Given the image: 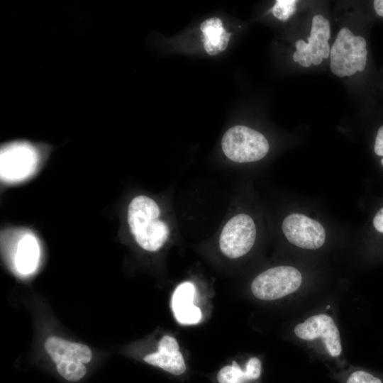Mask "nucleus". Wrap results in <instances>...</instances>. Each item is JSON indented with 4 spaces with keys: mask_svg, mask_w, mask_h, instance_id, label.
<instances>
[{
    "mask_svg": "<svg viewBox=\"0 0 383 383\" xmlns=\"http://www.w3.org/2000/svg\"><path fill=\"white\" fill-rule=\"evenodd\" d=\"M195 287L189 282L179 284L173 293L172 308L176 320L181 324L193 325L201 319L200 309L194 304Z\"/></svg>",
    "mask_w": 383,
    "mask_h": 383,
    "instance_id": "obj_10",
    "label": "nucleus"
},
{
    "mask_svg": "<svg viewBox=\"0 0 383 383\" xmlns=\"http://www.w3.org/2000/svg\"><path fill=\"white\" fill-rule=\"evenodd\" d=\"M323 50V58H328V56L330 55V52H331V50H330V46L328 45L326 48L324 49H322Z\"/></svg>",
    "mask_w": 383,
    "mask_h": 383,
    "instance_id": "obj_20",
    "label": "nucleus"
},
{
    "mask_svg": "<svg viewBox=\"0 0 383 383\" xmlns=\"http://www.w3.org/2000/svg\"><path fill=\"white\" fill-rule=\"evenodd\" d=\"M256 238L253 219L245 213L231 218L224 226L219 238L221 252L230 258H238L247 254Z\"/></svg>",
    "mask_w": 383,
    "mask_h": 383,
    "instance_id": "obj_6",
    "label": "nucleus"
},
{
    "mask_svg": "<svg viewBox=\"0 0 383 383\" xmlns=\"http://www.w3.org/2000/svg\"><path fill=\"white\" fill-rule=\"evenodd\" d=\"M221 147L225 155L236 162H250L262 159L270 145L258 131L244 126H233L224 133Z\"/></svg>",
    "mask_w": 383,
    "mask_h": 383,
    "instance_id": "obj_3",
    "label": "nucleus"
},
{
    "mask_svg": "<svg viewBox=\"0 0 383 383\" xmlns=\"http://www.w3.org/2000/svg\"><path fill=\"white\" fill-rule=\"evenodd\" d=\"M160 215L158 205L148 196H138L129 204L128 223L131 232L145 250H158L168 238V226L159 219Z\"/></svg>",
    "mask_w": 383,
    "mask_h": 383,
    "instance_id": "obj_1",
    "label": "nucleus"
},
{
    "mask_svg": "<svg viewBox=\"0 0 383 383\" xmlns=\"http://www.w3.org/2000/svg\"><path fill=\"white\" fill-rule=\"evenodd\" d=\"M295 335L303 340L321 338L328 353L338 357L342 352L340 333L330 316L321 313L312 316L304 323L297 324L294 329Z\"/></svg>",
    "mask_w": 383,
    "mask_h": 383,
    "instance_id": "obj_8",
    "label": "nucleus"
},
{
    "mask_svg": "<svg viewBox=\"0 0 383 383\" xmlns=\"http://www.w3.org/2000/svg\"><path fill=\"white\" fill-rule=\"evenodd\" d=\"M40 155L31 143L16 141L4 145L0 152L1 179L16 183L26 179L37 170Z\"/></svg>",
    "mask_w": 383,
    "mask_h": 383,
    "instance_id": "obj_4",
    "label": "nucleus"
},
{
    "mask_svg": "<svg viewBox=\"0 0 383 383\" xmlns=\"http://www.w3.org/2000/svg\"><path fill=\"white\" fill-rule=\"evenodd\" d=\"M301 66L304 67H309V66L311 65L312 62H311V56L310 55V57L307 59V60L306 61H304V60H299L298 62Z\"/></svg>",
    "mask_w": 383,
    "mask_h": 383,
    "instance_id": "obj_19",
    "label": "nucleus"
},
{
    "mask_svg": "<svg viewBox=\"0 0 383 383\" xmlns=\"http://www.w3.org/2000/svg\"><path fill=\"white\" fill-rule=\"evenodd\" d=\"M261 373V362L257 357H251L243 370L235 361L231 365L221 369L217 374L218 383H243L245 380L256 379Z\"/></svg>",
    "mask_w": 383,
    "mask_h": 383,
    "instance_id": "obj_13",
    "label": "nucleus"
},
{
    "mask_svg": "<svg viewBox=\"0 0 383 383\" xmlns=\"http://www.w3.org/2000/svg\"><path fill=\"white\" fill-rule=\"evenodd\" d=\"M45 349L56 364L58 373L66 380L77 382L87 373L84 364L90 362L92 353L84 344L64 340L57 336L49 337L44 343Z\"/></svg>",
    "mask_w": 383,
    "mask_h": 383,
    "instance_id": "obj_2",
    "label": "nucleus"
},
{
    "mask_svg": "<svg viewBox=\"0 0 383 383\" xmlns=\"http://www.w3.org/2000/svg\"><path fill=\"white\" fill-rule=\"evenodd\" d=\"M40 255L37 238L30 232L22 233L17 240L13 255L16 271L23 276L33 273L38 267Z\"/></svg>",
    "mask_w": 383,
    "mask_h": 383,
    "instance_id": "obj_11",
    "label": "nucleus"
},
{
    "mask_svg": "<svg viewBox=\"0 0 383 383\" xmlns=\"http://www.w3.org/2000/svg\"><path fill=\"white\" fill-rule=\"evenodd\" d=\"M293 59L294 62H298L299 61V52H297L296 50L293 54Z\"/></svg>",
    "mask_w": 383,
    "mask_h": 383,
    "instance_id": "obj_21",
    "label": "nucleus"
},
{
    "mask_svg": "<svg viewBox=\"0 0 383 383\" xmlns=\"http://www.w3.org/2000/svg\"><path fill=\"white\" fill-rule=\"evenodd\" d=\"M282 231L289 242L304 249H318L326 240L323 226L318 221L301 213L287 216L283 221Z\"/></svg>",
    "mask_w": 383,
    "mask_h": 383,
    "instance_id": "obj_7",
    "label": "nucleus"
},
{
    "mask_svg": "<svg viewBox=\"0 0 383 383\" xmlns=\"http://www.w3.org/2000/svg\"><path fill=\"white\" fill-rule=\"evenodd\" d=\"M296 0H277L272 9V14L280 21H285L296 11Z\"/></svg>",
    "mask_w": 383,
    "mask_h": 383,
    "instance_id": "obj_14",
    "label": "nucleus"
},
{
    "mask_svg": "<svg viewBox=\"0 0 383 383\" xmlns=\"http://www.w3.org/2000/svg\"><path fill=\"white\" fill-rule=\"evenodd\" d=\"M144 360L175 375L181 374L186 370L179 345L176 339L170 335H164L158 343L157 351L145 356Z\"/></svg>",
    "mask_w": 383,
    "mask_h": 383,
    "instance_id": "obj_9",
    "label": "nucleus"
},
{
    "mask_svg": "<svg viewBox=\"0 0 383 383\" xmlns=\"http://www.w3.org/2000/svg\"><path fill=\"white\" fill-rule=\"evenodd\" d=\"M374 9L377 15L383 17V0L374 1Z\"/></svg>",
    "mask_w": 383,
    "mask_h": 383,
    "instance_id": "obj_18",
    "label": "nucleus"
},
{
    "mask_svg": "<svg viewBox=\"0 0 383 383\" xmlns=\"http://www.w3.org/2000/svg\"><path fill=\"white\" fill-rule=\"evenodd\" d=\"M374 150L376 155L383 156V126L378 129ZM381 163L383 166V158L381 160Z\"/></svg>",
    "mask_w": 383,
    "mask_h": 383,
    "instance_id": "obj_16",
    "label": "nucleus"
},
{
    "mask_svg": "<svg viewBox=\"0 0 383 383\" xmlns=\"http://www.w3.org/2000/svg\"><path fill=\"white\" fill-rule=\"evenodd\" d=\"M200 28L203 33L204 46L209 55H216L226 48L231 33L223 27L220 18H209L201 24Z\"/></svg>",
    "mask_w": 383,
    "mask_h": 383,
    "instance_id": "obj_12",
    "label": "nucleus"
},
{
    "mask_svg": "<svg viewBox=\"0 0 383 383\" xmlns=\"http://www.w3.org/2000/svg\"><path fill=\"white\" fill-rule=\"evenodd\" d=\"M346 383H382V381L367 372L358 370L350 374Z\"/></svg>",
    "mask_w": 383,
    "mask_h": 383,
    "instance_id": "obj_15",
    "label": "nucleus"
},
{
    "mask_svg": "<svg viewBox=\"0 0 383 383\" xmlns=\"http://www.w3.org/2000/svg\"><path fill=\"white\" fill-rule=\"evenodd\" d=\"M373 225L377 231L383 233V208H382L374 216Z\"/></svg>",
    "mask_w": 383,
    "mask_h": 383,
    "instance_id": "obj_17",
    "label": "nucleus"
},
{
    "mask_svg": "<svg viewBox=\"0 0 383 383\" xmlns=\"http://www.w3.org/2000/svg\"><path fill=\"white\" fill-rule=\"evenodd\" d=\"M301 282L302 277L297 269L278 266L257 276L251 284V291L261 300H275L296 292Z\"/></svg>",
    "mask_w": 383,
    "mask_h": 383,
    "instance_id": "obj_5",
    "label": "nucleus"
}]
</instances>
